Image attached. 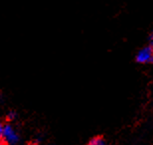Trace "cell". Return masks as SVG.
<instances>
[{"label": "cell", "mask_w": 153, "mask_h": 145, "mask_svg": "<svg viewBox=\"0 0 153 145\" xmlns=\"http://www.w3.org/2000/svg\"><path fill=\"white\" fill-rule=\"evenodd\" d=\"M3 129H4V126L0 123V139L3 138Z\"/></svg>", "instance_id": "obj_5"}, {"label": "cell", "mask_w": 153, "mask_h": 145, "mask_svg": "<svg viewBox=\"0 0 153 145\" xmlns=\"http://www.w3.org/2000/svg\"><path fill=\"white\" fill-rule=\"evenodd\" d=\"M88 145H105V143L102 137H94L88 142Z\"/></svg>", "instance_id": "obj_3"}, {"label": "cell", "mask_w": 153, "mask_h": 145, "mask_svg": "<svg viewBox=\"0 0 153 145\" xmlns=\"http://www.w3.org/2000/svg\"><path fill=\"white\" fill-rule=\"evenodd\" d=\"M151 49H152V51H153V34H152V36H151Z\"/></svg>", "instance_id": "obj_6"}, {"label": "cell", "mask_w": 153, "mask_h": 145, "mask_svg": "<svg viewBox=\"0 0 153 145\" xmlns=\"http://www.w3.org/2000/svg\"><path fill=\"white\" fill-rule=\"evenodd\" d=\"M136 61L138 63H148L153 62V51L151 47H146L143 48L142 50H140L138 52L136 56Z\"/></svg>", "instance_id": "obj_2"}, {"label": "cell", "mask_w": 153, "mask_h": 145, "mask_svg": "<svg viewBox=\"0 0 153 145\" xmlns=\"http://www.w3.org/2000/svg\"><path fill=\"white\" fill-rule=\"evenodd\" d=\"M3 138L6 140V142L9 144H15L18 142L19 137H18L17 132L14 130V128L11 125H5L3 129Z\"/></svg>", "instance_id": "obj_1"}, {"label": "cell", "mask_w": 153, "mask_h": 145, "mask_svg": "<svg viewBox=\"0 0 153 145\" xmlns=\"http://www.w3.org/2000/svg\"><path fill=\"white\" fill-rule=\"evenodd\" d=\"M15 116H16V113H15L14 112H9V113H8L7 119H9V120H13V119L15 118Z\"/></svg>", "instance_id": "obj_4"}]
</instances>
